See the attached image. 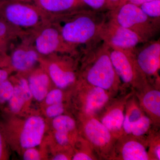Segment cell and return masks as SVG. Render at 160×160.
Segmentation results:
<instances>
[{
    "instance_id": "6da1fadb",
    "label": "cell",
    "mask_w": 160,
    "mask_h": 160,
    "mask_svg": "<svg viewBox=\"0 0 160 160\" xmlns=\"http://www.w3.org/2000/svg\"><path fill=\"white\" fill-rule=\"evenodd\" d=\"M107 18V12L86 9L58 19V26L66 43L76 49L82 46V50L102 41L100 32Z\"/></svg>"
},
{
    "instance_id": "7a4b0ae2",
    "label": "cell",
    "mask_w": 160,
    "mask_h": 160,
    "mask_svg": "<svg viewBox=\"0 0 160 160\" xmlns=\"http://www.w3.org/2000/svg\"><path fill=\"white\" fill-rule=\"evenodd\" d=\"M84 81L109 92L121 83L110 58L109 47L102 41L82 50Z\"/></svg>"
},
{
    "instance_id": "3957f363",
    "label": "cell",
    "mask_w": 160,
    "mask_h": 160,
    "mask_svg": "<svg viewBox=\"0 0 160 160\" xmlns=\"http://www.w3.org/2000/svg\"><path fill=\"white\" fill-rule=\"evenodd\" d=\"M107 14L118 24L137 34L144 43L155 39L159 33L160 19L149 17L134 4L124 3Z\"/></svg>"
},
{
    "instance_id": "277c9868",
    "label": "cell",
    "mask_w": 160,
    "mask_h": 160,
    "mask_svg": "<svg viewBox=\"0 0 160 160\" xmlns=\"http://www.w3.org/2000/svg\"><path fill=\"white\" fill-rule=\"evenodd\" d=\"M0 13L12 26L25 29L38 26L44 14L35 5L11 0H0Z\"/></svg>"
},
{
    "instance_id": "5b68a950",
    "label": "cell",
    "mask_w": 160,
    "mask_h": 160,
    "mask_svg": "<svg viewBox=\"0 0 160 160\" xmlns=\"http://www.w3.org/2000/svg\"><path fill=\"white\" fill-rule=\"evenodd\" d=\"M110 58L121 82L137 88L149 85L135 59L133 53L109 47Z\"/></svg>"
},
{
    "instance_id": "8992f818",
    "label": "cell",
    "mask_w": 160,
    "mask_h": 160,
    "mask_svg": "<svg viewBox=\"0 0 160 160\" xmlns=\"http://www.w3.org/2000/svg\"><path fill=\"white\" fill-rule=\"evenodd\" d=\"M100 38L110 48L132 53L144 43L137 34L121 26L108 15L100 32Z\"/></svg>"
},
{
    "instance_id": "52a82bcc",
    "label": "cell",
    "mask_w": 160,
    "mask_h": 160,
    "mask_svg": "<svg viewBox=\"0 0 160 160\" xmlns=\"http://www.w3.org/2000/svg\"><path fill=\"white\" fill-rule=\"evenodd\" d=\"M140 70L148 83L158 82L160 67V41L152 40L142 43L133 52Z\"/></svg>"
},
{
    "instance_id": "ba28073f",
    "label": "cell",
    "mask_w": 160,
    "mask_h": 160,
    "mask_svg": "<svg viewBox=\"0 0 160 160\" xmlns=\"http://www.w3.org/2000/svg\"><path fill=\"white\" fill-rule=\"evenodd\" d=\"M35 47L38 54L49 55L55 52L77 54V49L66 43L62 38L58 26L48 27L40 32L35 40Z\"/></svg>"
},
{
    "instance_id": "9c48e42d",
    "label": "cell",
    "mask_w": 160,
    "mask_h": 160,
    "mask_svg": "<svg viewBox=\"0 0 160 160\" xmlns=\"http://www.w3.org/2000/svg\"><path fill=\"white\" fill-rule=\"evenodd\" d=\"M84 132L87 139L98 151L105 154L112 153L114 138L101 121L90 117L85 125Z\"/></svg>"
},
{
    "instance_id": "30bf717a",
    "label": "cell",
    "mask_w": 160,
    "mask_h": 160,
    "mask_svg": "<svg viewBox=\"0 0 160 160\" xmlns=\"http://www.w3.org/2000/svg\"><path fill=\"white\" fill-rule=\"evenodd\" d=\"M44 14L50 13L62 18L78 12L90 9L81 0H33Z\"/></svg>"
},
{
    "instance_id": "8fae6325",
    "label": "cell",
    "mask_w": 160,
    "mask_h": 160,
    "mask_svg": "<svg viewBox=\"0 0 160 160\" xmlns=\"http://www.w3.org/2000/svg\"><path fill=\"white\" fill-rule=\"evenodd\" d=\"M45 127V122L42 118L38 116L28 118L20 135L21 146L27 149L39 146L42 140Z\"/></svg>"
},
{
    "instance_id": "7c38bea8",
    "label": "cell",
    "mask_w": 160,
    "mask_h": 160,
    "mask_svg": "<svg viewBox=\"0 0 160 160\" xmlns=\"http://www.w3.org/2000/svg\"><path fill=\"white\" fill-rule=\"evenodd\" d=\"M89 85V88L85 99L84 110L90 117L102 110L109 102V92L105 89Z\"/></svg>"
},
{
    "instance_id": "4fadbf2b",
    "label": "cell",
    "mask_w": 160,
    "mask_h": 160,
    "mask_svg": "<svg viewBox=\"0 0 160 160\" xmlns=\"http://www.w3.org/2000/svg\"><path fill=\"white\" fill-rule=\"evenodd\" d=\"M119 156L124 160H147L150 155L146 146L138 138L128 139L121 143Z\"/></svg>"
},
{
    "instance_id": "5bb4252c",
    "label": "cell",
    "mask_w": 160,
    "mask_h": 160,
    "mask_svg": "<svg viewBox=\"0 0 160 160\" xmlns=\"http://www.w3.org/2000/svg\"><path fill=\"white\" fill-rule=\"evenodd\" d=\"M49 72L51 80L60 89L67 88L76 80V74L69 66L52 63L49 66Z\"/></svg>"
},
{
    "instance_id": "9a60e30c",
    "label": "cell",
    "mask_w": 160,
    "mask_h": 160,
    "mask_svg": "<svg viewBox=\"0 0 160 160\" xmlns=\"http://www.w3.org/2000/svg\"><path fill=\"white\" fill-rule=\"evenodd\" d=\"M38 56V53L35 49L26 47L19 48L16 49L12 54V65L19 71H26L36 64Z\"/></svg>"
},
{
    "instance_id": "2e32d148",
    "label": "cell",
    "mask_w": 160,
    "mask_h": 160,
    "mask_svg": "<svg viewBox=\"0 0 160 160\" xmlns=\"http://www.w3.org/2000/svg\"><path fill=\"white\" fill-rule=\"evenodd\" d=\"M32 97L28 81L25 79L20 80L18 84L14 86L13 93L9 101V109L17 113L21 111L24 104Z\"/></svg>"
},
{
    "instance_id": "e0dca14e",
    "label": "cell",
    "mask_w": 160,
    "mask_h": 160,
    "mask_svg": "<svg viewBox=\"0 0 160 160\" xmlns=\"http://www.w3.org/2000/svg\"><path fill=\"white\" fill-rule=\"evenodd\" d=\"M49 78L44 73L33 75L29 78L28 84L32 97L39 102L45 99L48 93Z\"/></svg>"
},
{
    "instance_id": "ac0fdd59",
    "label": "cell",
    "mask_w": 160,
    "mask_h": 160,
    "mask_svg": "<svg viewBox=\"0 0 160 160\" xmlns=\"http://www.w3.org/2000/svg\"><path fill=\"white\" fill-rule=\"evenodd\" d=\"M124 117L122 107L117 106L109 109L100 121L112 133H118L123 130Z\"/></svg>"
},
{
    "instance_id": "d6986e66",
    "label": "cell",
    "mask_w": 160,
    "mask_h": 160,
    "mask_svg": "<svg viewBox=\"0 0 160 160\" xmlns=\"http://www.w3.org/2000/svg\"><path fill=\"white\" fill-rule=\"evenodd\" d=\"M151 123V119L149 116L143 114L132 122L124 121L123 130L126 134L131 135L133 137H142L150 130Z\"/></svg>"
},
{
    "instance_id": "ffe728a7",
    "label": "cell",
    "mask_w": 160,
    "mask_h": 160,
    "mask_svg": "<svg viewBox=\"0 0 160 160\" xmlns=\"http://www.w3.org/2000/svg\"><path fill=\"white\" fill-rule=\"evenodd\" d=\"M146 91L142 97L141 99L142 106L149 115V117L159 120L160 92L156 89H152Z\"/></svg>"
},
{
    "instance_id": "44dd1931",
    "label": "cell",
    "mask_w": 160,
    "mask_h": 160,
    "mask_svg": "<svg viewBox=\"0 0 160 160\" xmlns=\"http://www.w3.org/2000/svg\"><path fill=\"white\" fill-rule=\"evenodd\" d=\"M52 126L56 131L69 133L75 128V122L72 118L67 115H60L54 118Z\"/></svg>"
},
{
    "instance_id": "7402d4cb",
    "label": "cell",
    "mask_w": 160,
    "mask_h": 160,
    "mask_svg": "<svg viewBox=\"0 0 160 160\" xmlns=\"http://www.w3.org/2000/svg\"><path fill=\"white\" fill-rule=\"evenodd\" d=\"M149 17L160 19V0H153L139 6Z\"/></svg>"
},
{
    "instance_id": "603a6c76",
    "label": "cell",
    "mask_w": 160,
    "mask_h": 160,
    "mask_svg": "<svg viewBox=\"0 0 160 160\" xmlns=\"http://www.w3.org/2000/svg\"><path fill=\"white\" fill-rule=\"evenodd\" d=\"M89 9L101 12L110 11L107 0H81Z\"/></svg>"
},
{
    "instance_id": "cb8c5ba5",
    "label": "cell",
    "mask_w": 160,
    "mask_h": 160,
    "mask_svg": "<svg viewBox=\"0 0 160 160\" xmlns=\"http://www.w3.org/2000/svg\"><path fill=\"white\" fill-rule=\"evenodd\" d=\"M14 86L8 80L0 84V104L9 102L13 93Z\"/></svg>"
},
{
    "instance_id": "d4e9b609",
    "label": "cell",
    "mask_w": 160,
    "mask_h": 160,
    "mask_svg": "<svg viewBox=\"0 0 160 160\" xmlns=\"http://www.w3.org/2000/svg\"><path fill=\"white\" fill-rule=\"evenodd\" d=\"M63 93L60 89H54L48 92L45 100L47 105H51L62 103L63 101Z\"/></svg>"
},
{
    "instance_id": "484cf974",
    "label": "cell",
    "mask_w": 160,
    "mask_h": 160,
    "mask_svg": "<svg viewBox=\"0 0 160 160\" xmlns=\"http://www.w3.org/2000/svg\"><path fill=\"white\" fill-rule=\"evenodd\" d=\"M64 111L62 103H57L49 105L46 109V114L48 117L55 118L62 114Z\"/></svg>"
},
{
    "instance_id": "4316f807",
    "label": "cell",
    "mask_w": 160,
    "mask_h": 160,
    "mask_svg": "<svg viewBox=\"0 0 160 160\" xmlns=\"http://www.w3.org/2000/svg\"><path fill=\"white\" fill-rule=\"evenodd\" d=\"M23 159L25 160H38L40 159L39 152L34 148L27 149L23 154Z\"/></svg>"
},
{
    "instance_id": "83f0119b",
    "label": "cell",
    "mask_w": 160,
    "mask_h": 160,
    "mask_svg": "<svg viewBox=\"0 0 160 160\" xmlns=\"http://www.w3.org/2000/svg\"><path fill=\"white\" fill-rule=\"evenodd\" d=\"M55 138L58 144L61 146H65L69 142V133L56 131Z\"/></svg>"
},
{
    "instance_id": "f1b7e54d",
    "label": "cell",
    "mask_w": 160,
    "mask_h": 160,
    "mask_svg": "<svg viewBox=\"0 0 160 160\" xmlns=\"http://www.w3.org/2000/svg\"><path fill=\"white\" fill-rule=\"evenodd\" d=\"M8 32V27L5 22L0 19V42L7 35Z\"/></svg>"
},
{
    "instance_id": "f546056e",
    "label": "cell",
    "mask_w": 160,
    "mask_h": 160,
    "mask_svg": "<svg viewBox=\"0 0 160 160\" xmlns=\"http://www.w3.org/2000/svg\"><path fill=\"white\" fill-rule=\"evenodd\" d=\"M72 159L73 160H92L94 159L93 157L87 153L81 152L74 155Z\"/></svg>"
},
{
    "instance_id": "4dcf8cb0",
    "label": "cell",
    "mask_w": 160,
    "mask_h": 160,
    "mask_svg": "<svg viewBox=\"0 0 160 160\" xmlns=\"http://www.w3.org/2000/svg\"><path fill=\"white\" fill-rule=\"evenodd\" d=\"M152 1H153V0H122L120 5L124 4V3H129L139 6L142 4H144V3Z\"/></svg>"
},
{
    "instance_id": "1f68e13d",
    "label": "cell",
    "mask_w": 160,
    "mask_h": 160,
    "mask_svg": "<svg viewBox=\"0 0 160 160\" xmlns=\"http://www.w3.org/2000/svg\"><path fill=\"white\" fill-rule=\"evenodd\" d=\"M5 149H4V139L2 132L0 130V160L4 158Z\"/></svg>"
},
{
    "instance_id": "d6a6232c",
    "label": "cell",
    "mask_w": 160,
    "mask_h": 160,
    "mask_svg": "<svg viewBox=\"0 0 160 160\" xmlns=\"http://www.w3.org/2000/svg\"><path fill=\"white\" fill-rule=\"evenodd\" d=\"M122 1V0H107L110 11L113 10L119 6Z\"/></svg>"
},
{
    "instance_id": "836d02e7",
    "label": "cell",
    "mask_w": 160,
    "mask_h": 160,
    "mask_svg": "<svg viewBox=\"0 0 160 160\" xmlns=\"http://www.w3.org/2000/svg\"><path fill=\"white\" fill-rule=\"evenodd\" d=\"M8 72L5 69H0V84L8 80Z\"/></svg>"
},
{
    "instance_id": "e575fe53",
    "label": "cell",
    "mask_w": 160,
    "mask_h": 160,
    "mask_svg": "<svg viewBox=\"0 0 160 160\" xmlns=\"http://www.w3.org/2000/svg\"><path fill=\"white\" fill-rule=\"evenodd\" d=\"M153 153L156 158L157 160H160V144L155 147L153 150Z\"/></svg>"
},
{
    "instance_id": "d590c367",
    "label": "cell",
    "mask_w": 160,
    "mask_h": 160,
    "mask_svg": "<svg viewBox=\"0 0 160 160\" xmlns=\"http://www.w3.org/2000/svg\"><path fill=\"white\" fill-rule=\"evenodd\" d=\"M69 159L66 155L58 154L55 156L52 160H67Z\"/></svg>"
},
{
    "instance_id": "8d00e7d4",
    "label": "cell",
    "mask_w": 160,
    "mask_h": 160,
    "mask_svg": "<svg viewBox=\"0 0 160 160\" xmlns=\"http://www.w3.org/2000/svg\"><path fill=\"white\" fill-rule=\"evenodd\" d=\"M11 1H17V2H31L33 0H11Z\"/></svg>"
}]
</instances>
